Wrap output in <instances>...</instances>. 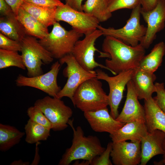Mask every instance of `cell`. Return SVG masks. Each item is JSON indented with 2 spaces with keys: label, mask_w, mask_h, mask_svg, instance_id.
Wrapping results in <instances>:
<instances>
[{
  "label": "cell",
  "mask_w": 165,
  "mask_h": 165,
  "mask_svg": "<svg viewBox=\"0 0 165 165\" xmlns=\"http://www.w3.org/2000/svg\"><path fill=\"white\" fill-rule=\"evenodd\" d=\"M102 46L106 54L105 66L113 75L138 68L145 55V49L140 44L133 46L111 36H106Z\"/></svg>",
  "instance_id": "obj_1"
},
{
  "label": "cell",
  "mask_w": 165,
  "mask_h": 165,
  "mask_svg": "<svg viewBox=\"0 0 165 165\" xmlns=\"http://www.w3.org/2000/svg\"><path fill=\"white\" fill-rule=\"evenodd\" d=\"M73 119L68 123L73 131V138L71 146L67 148L58 163L59 165H69L74 160H82L89 161L90 165L92 160L100 155L105 148L103 147L97 137L86 136L80 126L75 129Z\"/></svg>",
  "instance_id": "obj_2"
},
{
  "label": "cell",
  "mask_w": 165,
  "mask_h": 165,
  "mask_svg": "<svg viewBox=\"0 0 165 165\" xmlns=\"http://www.w3.org/2000/svg\"><path fill=\"white\" fill-rule=\"evenodd\" d=\"M99 80L96 77L91 78L78 87L72 101L75 107L83 112L107 107L109 104L108 96Z\"/></svg>",
  "instance_id": "obj_3"
},
{
  "label": "cell",
  "mask_w": 165,
  "mask_h": 165,
  "mask_svg": "<svg viewBox=\"0 0 165 165\" xmlns=\"http://www.w3.org/2000/svg\"><path fill=\"white\" fill-rule=\"evenodd\" d=\"M51 31L38 41L53 58L60 59L72 53L76 42L83 35L73 29L68 31L56 22Z\"/></svg>",
  "instance_id": "obj_4"
},
{
  "label": "cell",
  "mask_w": 165,
  "mask_h": 165,
  "mask_svg": "<svg viewBox=\"0 0 165 165\" xmlns=\"http://www.w3.org/2000/svg\"><path fill=\"white\" fill-rule=\"evenodd\" d=\"M23 63L27 70L28 77L43 74L42 66L52 62L53 58L51 53L39 42L37 38L27 35L21 42Z\"/></svg>",
  "instance_id": "obj_5"
},
{
  "label": "cell",
  "mask_w": 165,
  "mask_h": 165,
  "mask_svg": "<svg viewBox=\"0 0 165 165\" xmlns=\"http://www.w3.org/2000/svg\"><path fill=\"white\" fill-rule=\"evenodd\" d=\"M141 10L140 4L132 9L126 24L121 28H105L99 25L97 29L101 31L105 36H112L127 44L136 46L143 40L147 29L146 27L140 23Z\"/></svg>",
  "instance_id": "obj_6"
},
{
  "label": "cell",
  "mask_w": 165,
  "mask_h": 165,
  "mask_svg": "<svg viewBox=\"0 0 165 165\" xmlns=\"http://www.w3.org/2000/svg\"><path fill=\"white\" fill-rule=\"evenodd\" d=\"M61 65L66 64L63 71L64 75L68 78L66 83L58 94L57 97L69 98L72 101L74 93L78 87L87 79L97 77L95 71H88L77 61L72 53L68 54L59 59Z\"/></svg>",
  "instance_id": "obj_7"
},
{
  "label": "cell",
  "mask_w": 165,
  "mask_h": 165,
  "mask_svg": "<svg viewBox=\"0 0 165 165\" xmlns=\"http://www.w3.org/2000/svg\"><path fill=\"white\" fill-rule=\"evenodd\" d=\"M61 99L47 96L37 100L34 104L51 123L52 130L54 131H61L66 128L73 114L71 108Z\"/></svg>",
  "instance_id": "obj_8"
},
{
  "label": "cell",
  "mask_w": 165,
  "mask_h": 165,
  "mask_svg": "<svg viewBox=\"0 0 165 165\" xmlns=\"http://www.w3.org/2000/svg\"><path fill=\"white\" fill-rule=\"evenodd\" d=\"M102 35V31L97 29L85 35L82 39L76 42L74 47L72 53L79 64L88 71H93L98 67L109 71L105 65L99 63L95 60V51L100 52L101 57L103 54V52L99 51L95 46L96 40Z\"/></svg>",
  "instance_id": "obj_9"
},
{
  "label": "cell",
  "mask_w": 165,
  "mask_h": 165,
  "mask_svg": "<svg viewBox=\"0 0 165 165\" xmlns=\"http://www.w3.org/2000/svg\"><path fill=\"white\" fill-rule=\"evenodd\" d=\"M135 69L124 71L114 76H109L101 69H98L95 70L97 78L105 80L108 84L109 89L108 95V105L110 108V114L115 119L119 114L118 109L123 98L125 86L131 79Z\"/></svg>",
  "instance_id": "obj_10"
},
{
  "label": "cell",
  "mask_w": 165,
  "mask_h": 165,
  "mask_svg": "<svg viewBox=\"0 0 165 165\" xmlns=\"http://www.w3.org/2000/svg\"><path fill=\"white\" fill-rule=\"evenodd\" d=\"M55 18L57 22H66L72 29L85 35L97 29L100 23L91 15L76 10L65 4L57 7Z\"/></svg>",
  "instance_id": "obj_11"
},
{
  "label": "cell",
  "mask_w": 165,
  "mask_h": 165,
  "mask_svg": "<svg viewBox=\"0 0 165 165\" xmlns=\"http://www.w3.org/2000/svg\"><path fill=\"white\" fill-rule=\"evenodd\" d=\"M61 64L59 61L54 63L47 72L29 77L19 75L15 80L18 86H29L40 90L49 96L57 97L61 90L57 83V79Z\"/></svg>",
  "instance_id": "obj_12"
},
{
  "label": "cell",
  "mask_w": 165,
  "mask_h": 165,
  "mask_svg": "<svg viewBox=\"0 0 165 165\" xmlns=\"http://www.w3.org/2000/svg\"><path fill=\"white\" fill-rule=\"evenodd\" d=\"M141 14L147 24L146 31L140 43L148 49L156 38V34L165 26V0H158L152 10L147 12L141 10Z\"/></svg>",
  "instance_id": "obj_13"
},
{
  "label": "cell",
  "mask_w": 165,
  "mask_h": 165,
  "mask_svg": "<svg viewBox=\"0 0 165 165\" xmlns=\"http://www.w3.org/2000/svg\"><path fill=\"white\" fill-rule=\"evenodd\" d=\"M115 165H137L141 160V141L112 142L110 154Z\"/></svg>",
  "instance_id": "obj_14"
},
{
  "label": "cell",
  "mask_w": 165,
  "mask_h": 165,
  "mask_svg": "<svg viewBox=\"0 0 165 165\" xmlns=\"http://www.w3.org/2000/svg\"><path fill=\"white\" fill-rule=\"evenodd\" d=\"M126 99L123 108L116 119L126 123L134 121H145L144 107L140 103L132 82L127 83Z\"/></svg>",
  "instance_id": "obj_15"
},
{
  "label": "cell",
  "mask_w": 165,
  "mask_h": 165,
  "mask_svg": "<svg viewBox=\"0 0 165 165\" xmlns=\"http://www.w3.org/2000/svg\"><path fill=\"white\" fill-rule=\"evenodd\" d=\"M84 116L92 129L97 132L113 134L125 123L116 120L109 113L107 107L84 112Z\"/></svg>",
  "instance_id": "obj_16"
},
{
  "label": "cell",
  "mask_w": 165,
  "mask_h": 165,
  "mask_svg": "<svg viewBox=\"0 0 165 165\" xmlns=\"http://www.w3.org/2000/svg\"><path fill=\"white\" fill-rule=\"evenodd\" d=\"M165 133L156 130L148 133L141 140V165H145L153 157L164 153L163 144Z\"/></svg>",
  "instance_id": "obj_17"
},
{
  "label": "cell",
  "mask_w": 165,
  "mask_h": 165,
  "mask_svg": "<svg viewBox=\"0 0 165 165\" xmlns=\"http://www.w3.org/2000/svg\"><path fill=\"white\" fill-rule=\"evenodd\" d=\"M156 77L152 73L137 68L131 79L138 99L146 100L152 97L156 92L154 82Z\"/></svg>",
  "instance_id": "obj_18"
},
{
  "label": "cell",
  "mask_w": 165,
  "mask_h": 165,
  "mask_svg": "<svg viewBox=\"0 0 165 165\" xmlns=\"http://www.w3.org/2000/svg\"><path fill=\"white\" fill-rule=\"evenodd\" d=\"M148 133L145 122L134 121L126 123L110 137L113 142L128 140L136 142L141 141Z\"/></svg>",
  "instance_id": "obj_19"
},
{
  "label": "cell",
  "mask_w": 165,
  "mask_h": 165,
  "mask_svg": "<svg viewBox=\"0 0 165 165\" xmlns=\"http://www.w3.org/2000/svg\"><path fill=\"white\" fill-rule=\"evenodd\" d=\"M145 123L148 131L156 130L165 133V113L157 105L152 97L144 100Z\"/></svg>",
  "instance_id": "obj_20"
},
{
  "label": "cell",
  "mask_w": 165,
  "mask_h": 165,
  "mask_svg": "<svg viewBox=\"0 0 165 165\" xmlns=\"http://www.w3.org/2000/svg\"><path fill=\"white\" fill-rule=\"evenodd\" d=\"M0 31L6 37L20 42L28 35L24 27L13 12L1 16Z\"/></svg>",
  "instance_id": "obj_21"
},
{
  "label": "cell",
  "mask_w": 165,
  "mask_h": 165,
  "mask_svg": "<svg viewBox=\"0 0 165 165\" xmlns=\"http://www.w3.org/2000/svg\"><path fill=\"white\" fill-rule=\"evenodd\" d=\"M16 17L24 27L27 34L39 39L46 37L49 33L48 28L20 7Z\"/></svg>",
  "instance_id": "obj_22"
},
{
  "label": "cell",
  "mask_w": 165,
  "mask_h": 165,
  "mask_svg": "<svg viewBox=\"0 0 165 165\" xmlns=\"http://www.w3.org/2000/svg\"><path fill=\"white\" fill-rule=\"evenodd\" d=\"M21 7L48 28L57 22L55 18L57 7L42 6L25 1Z\"/></svg>",
  "instance_id": "obj_23"
},
{
  "label": "cell",
  "mask_w": 165,
  "mask_h": 165,
  "mask_svg": "<svg viewBox=\"0 0 165 165\" xmlns=\"http://www.w3.org/2000/svg\"><path fill=\"white\" fill-rule=\"evenodd\" d=\"M165 54V43L160 42L156 44L150 53L141 60L138 68L154 73L161 66Z\"/></svg>",
  "instance_id": "obj_24"
},
{
  "label": "cell",
  "mask_w": 165,
  "mask_h": 165,
  "mask_svg": "<svg viewBox=\"0 0 165 165\" xmlns=\"http://www.w3.org/2000/svg\"><path fill=\"white\" fill-rule=\"evenodd\" d=\"M25 133L16 127L0 124V150L5 152L19 143Z\"/></svg>",
  "instance_id": "obj_25"
},
{
  "label": "cell",
  "mask_w": 165,
  "mask_h": 165,
  "mask_svg": "<svg viewBox=\"0 0 165 165\" xmlns=\"http://www.w3.org/2000/svg\"><path fill=\"white\" fill-rule=\"evenodd\" d=\"M82 8L83 11L95 17L100 22L106 21L112 16L107 0H86Z\"/></svg>",
  "instance_id": "obj_26"
},
{
  "label": "cell",
  "mask_w": 165,
  "mask_h": 165,
  "mask_svg": "<svg viewBox=\"0 0 165 165\" xmlns=\"http://www.w3.org/2000/svg\"><path fill=\"white\" fill-rule=\"evenodd\" d=\"M25 141L29 144L45 141L50 136V129L30 119L24 127Z\"/></svg>",
  "instance_id": "obj_27"
},
{
  "label": "cell",
  "mask_w": 165,
  "mask_h": 165,
  "mask_svg": "<svg viewBox=\"0 0 165 165\" xmlns=\"http://www.w3.org/2000/svg\"><path fill=\"white\" fill-rule=\"evenodd\" d=\"M15 67L23 70L26 68L22 56L18 52L0 49V69Z\"/></svg>",
  "instance_id": "obj_28"
},
{
  "label": "cell",
  "mask_w": 165,
  "mask_h": 165,
  "mask_svg": "<svg viewBox=\"0 0 165 165\" xmlns=\"http://www.w3.org/2000/svg\"><path fill=\"white\" fill-rule=\"evenodd\" d=\"M29 119L38 123L51 130L53 125L42 112L37 107L34 105L28 108L27 110Z\"/></svg>",
  "instance_id": "obj_29"
},
{
  "label": "cell",
  "mask_w": 165,
  "mask_h": 165,
  "mask_svg": "<svg viewBox=\"0 0 165 165\" xmlns=\"http://www.w3.org/2000/svg\"><path fill=\"white\" fill-rule=\"evenodd\" d=\"M108 7L112 13L123 9H133L140 4V0H107Z\"/></svg>",
  "instance_id": "obj_30"
},
{
  "label": "cell",
  "mask_w": 165,
  "mask_h": 165,
  "mask_svg": "<svg viewBox=\"0 0 165 165\" xmlns=\"http://www.w3.org/2000/svg\"><path fill=\"white\" fill-rule=\"evenodd\" d=\"M0 49L15 52H21V42L12 39L0 33Z\"/></svg>",
  "instance_id": "obj_31"
},
{
  "label": "cell",
  "mask_w": 165,
  "mask_h": 165,
  "mask_svg": "<svg viewBox=\"0 0 165 165\" xmlns=\"http://www.w3.org/2000/svg\"><path fill=\"white\" fill-rule=\"evenodd\" d=\"M112 149V142H109L105 151L95 157L92 161L91 165H112L109 159Z\"/></svg>",
  "instance_id": "obj_32"
},
{
  "label": "cell",
  "mask_w": 165,
  "mask_h": 165,
  "mask_svg": "<svg viewBox=\"0 0 165 165\" xmlns=\"http://www.w3.org/2000/svg\"><path fill=\"white\" fill-rule=\"evenodd\" d=\"M156 96L154 97L157 105L165 113V88L163 82L155 83Z\"/></svg>",
  "instance_id": "obj_33"
},
{
  "label": "cell",
  "mask_w": 165,
  "mask_h": 165,
  "mask_svg": "<svg viewBox=\"0 0 165 165\" xmlns=\"http://www.w3.org/2000/svg\"><path fill=\"white\" fill-rule=\"evenodd\" d=\"M39 6L50 7H57L64 4L61 0H24Z\"/></svg>",
  "instance_id": "obj_34"
},
{
  "label": "cell",
  "mask_w": 165,
  "mask_h": 165,
  "mask_svg": "<svg viewBox=\"0 0 165 165\" xmlns=\"http://www.w3.org/2000/svg\"><path fill=\"white\" fill-rule=\"evenodd\" d=\"M158 0H140L141 10L147 12L153 9L156 6Z\"/></svg>",
  "instance_id": "obj_35"
},
{
  "label": "cell",
  "mask_w": 165,
  "mask_h": 165,
  "mask_svg": "<svg viewBox=\"0 0 165 165\" xmlns=\"http://www.w3.org/2000/svg\"><path fill=\"white\" fill-rule=\"evenodd\" d=\"M6 2L11 7L13 12L16 16L19 9L20 8L24 0H6Z\"/></svg>",
  "instance_id": "obj_36"
},
{
  "label": "cell",
  "mask_w": 165,
  "mask_h": 165,
  "mask_svg": "<svg viewBox=\"0 0 165 165\" xmlns=\"http://www.w3.org/2000/svg\"><path fill=\"white\" fill-rule=\"evenodd\" d=\"M13 12L11 7L6 2V0H0L1 16L7 15Z\"/></svg>",
  "instance_id": "obj_37"
},
{
  "label": "cell",
  "mask_w": 165,
  "mask_h": 165,
  "mask_svg": "<svg viewBox=\"0 0 165 165\" xmlns=\"http://www.w3.org/2000/svg\"><path fill=\"white\" fill-rule=\"evenodd\" d=\"M83 0H65V4L77 11H83L82 2Z\"/></svg>",
  "instance_id": "obj_38"
},
{
  "label": "cell",
  "mask_w": 165,
  "mask_h": 165,
  "mask_svg": "<svg viewBox=\"0 0 165 165\" xmlns=\"http://www.w3.org/2000/svg\"><path fill=\"white\" fill-rule=\"evenodd\" d=\"M40 144V141L36 143V148L35 149V157L32 162L30 164L31 165H37L38 164L40 160V157L38 153V145Z\"/></svg>",
  "instance_id": "obj_39"
},
{
  "label": "cell",
  "mask_w": 165,
  "mask_h": 165,
  "mask_svg": "<svg viewBox=\"0 0 165 165\" xmlns=\"http://www.w3.org/2000/svg\"><path fill=\"white\" fill-rule=\"evenodd\" d=\"M30 162L28 161H23L21 160H16L12 162L10 164L11 165H28Z\"/></svg>",
  "instance_id": "obj_40"
},
{
  "label": "cell",
  "mask_w": 165,
  "mask_h": 165,
  "mask_svg": "<svg viewBox=\"0 0 165 165\" xmlns=\"http://www.w3.org/2000/svg\"><path fill=\"white\" fill-rule=\"evenodd\" d=\"M73 165H90V162L87 160H83V161L79 163V161H76Z\"/></svg>",
  "instance_id": "obj_41"
},
{
  "label": "cell",
  "mask_w": 165,
  "mask_h": 165,
  "mask_svg": "<svg viewBox=\"0 0 165 165\" xmlns=\"http://www.w3.org/2000/svg\"><path fill=\"white\" fill-rule=\"evenodd\" d=\"M163 149L164 151V154H163V160L162 162H163L165 161V140L163 144Z\"/></svg>",
  "instance_id": "obj_42"
},
{
  "label": "cell",
  "mask_w": 165,
  "mask_h": 165,
  "mask_svg": "<svg viewBox=\"0 0 165 165\" xmlns=\"http://www.w3.org/2000/svg\"><path fill=\"white\" fill-rule=\"evenodd\" d=\"M163 163H164L165 164V161L164 162H163Z\"/></svg>",
  "instance_id": "obj_43"
}]
</instances>
